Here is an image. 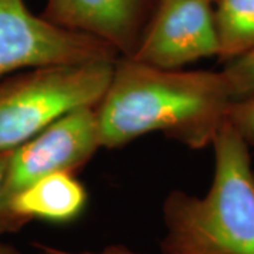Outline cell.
I'll use <instances>...</instances> for the list:
<instances>
[{
	"mask_svg": "<svg viewBox=\"0 0 254 254\" xmlns=\"http://www.w3.org/2000/svg\"><path fill=\"white\" fill-rule=\"evenodd\" d=\"M222 71L164 69L120 57L95 106L100 145L118 148L163 133L190 148L212 145L233 103Z\"/></svg>",
	"mask_w": 254,
	"mask_h": 254,
	"instance_id": "obj_1",
	"label": "cell"
},
{
	"mask_svg": "<svg viewBox=\"0 0 254 254\" xmlns=\"http://www.w3.org/2000/svg\"><path fill=\"white\" fill-rule=\"evenodd\" d=\"M213 178L203 196L171 190L163 203V254H254L250 147L226 123L212 141Z\"/></svg>",
	"mask_w": 254,
	"mask_h": 254,
	"instance_id": "obj_2",
	"label": "cell"
},
{
	"mask_svg": "<svg viewBox=\"0 0 254 254\" xmlns=\"http://www.w3.org/2000/svg\"><path fill=\"white\" fill-rule=\"evenodd\" d=\"M116 61L60 64L0 81V151H11L72 110L96 106Z\"/></svg>",
	"mask_w": 254,
	"mask_h": 254,
	"instance_id": "obj_3",
	"label": "cell"
},
{
	"mask_svg": "<svg viewBox=\"0 0 254 254\" xmlns=\"http://www.w3.org/2000/svg\"><path fill=\"white\" fill-rule=\"evenodd\" d=\"M115 47L61 27L30 11L24 0H0V81L26 69L93 61H118Z\"/></svg>",
	"mask_w": 254,
	"mask_h": 254,
	"instance_id": "obj_4",
	"label": "cell"
},
{
	"mask_svg": "<svg viewBox=\"0 0 254 254\" xmlns=\"http://www.w3.org/2000/svg\"><path fill=\"white\" fill-rule=\"evenodd\" d=\"M102 148L95 106L72 110L10 151L0 206L31 182L57 173H75Z\"/></svg>",
	"mask_w": 254,
	"mask_h": 254,
	"instance_id": "obj_5",
	"label": "cell"
},
{
	"mask_svg": "<svg viewBox=\"0 0 254 254\" xmlns=\"http://www.w3.org/2000/svg\"><path fill=\"white\" fill-rule=\"evenodd\" d=\"M215 11L208 0H158L130 58L164 69L218 57Z\"/></svg>",
	"mask_w": 254,
	"mask_h": 254,
	"instance_id": "obj_6",
	"label": "cell"
},
{
	"mask_svg": "<svg viewBox=\"0 0 254 254\" xmlns=\"http://www.w3.org/2000/svg\"><path fill=\"white\" fill-rule=\"evenodd\" d=\"M153 0H48L44 17L96 37L131 57L151 17ZM153 14V13H151Z\"/></svg>",
	"mask_w": 254,
	"mask_h": 254,
	"instance_id": "obj_7",
	"label": "cell"
},
{
	"mask_svg": "<svg viewBox=\"0 0 254 254\" xmlns=\"http://www.w3.org/2000/svg\"><path fill=\"white\" fill-rule=\"evenodd\" d=\"M88 192L72 173H57L31 182L0 206V233L16 232L30 220L66 223L82 213Z\"/></svg>",
	"mask_w": 254,
	"mask_h": 254,
	"instance_id": "obj_8",
	"label": "cell"
},
{
	"mask_svg": "<svg viewBox=\"0 0 254 254\" xmlns=\"http://www.w3.org/2000/svg\"><path fill=\"white\" fill-rule=\"evenodd\" d=\"M218 58L225 64L254 50V0H216Z\"/></svg>",
	"mask_w": 254,
	"mask_h": 254,
	"instance_id": "obj_9",
	"label": "cell"
},
{
	"mask_svg": "<svg viewBox=\"0 0 254 254\" xmlns=\"http://www.w3.org/2000/svg\"><path fill=\"white\" fill-rule=\"evenodd\" d=\"M222 72L233 99L254 93V50L225 65Z\"/></svg>",
	"mask_w": 254,
	"mask_h": 254,
	"instance_id": "obj_10",
	"label": "cell"
},
{
	"mask_svg": "<svg viewBox=\"0 0 254 254\" xmlns=\"http://www.w3.org/2000/svg\"><path fill=\"white\" fill-rule=\"evenodd\" d=\"M227 120L243 137L249 147H254V93L233 100Z\"/></svg>",
	"mask_w": 254,
	"mask_h": 254,
	"instance_id": "obj_11",
	"label": "cell"
},
{
	"mask_svg": "<svg viewBox=\"0 0 254 254\" xmlns=\"http://www.w3.org/2000/svg\"><path fill=\"white\" fill-rule=\"evenodd\" d=\"M36 247L44 254H144L137 253L134 250H130L123 245L106 246L105 249H102L99 252H72V250L58 249V247H54V246L41 245V243H37Z\"/></svg>",
	"mask_w": 254,
	"mask_h": 254,
	"instance_id": "obj_12",
	"label": "cell"
},
{
	"mask_svg": "<svg viewBox=\"0 0 254 254\" xmlns=\"http://www.w3.org/2000/svg\"><path fill=\"white\" fill-rule=\"evenodd\" d=\"M10 151H0V192L3 187V180H4V174L7 168V161H9Z\"/></svg>",
	"mask_w": 254,
	"mask_h": 254,
	"instance_id": "obj_13",
	"label": "cell"
},
{
	"mask_svg": "<svg viewBox=\"0 0 254 254\" xmlns=\"http://www.w3.org/2000/svg\"><path fill=\"white\" fill-rule=\"evenodd\" d=\"M0 254H21L17 249H14L13 246L6 245L3 242H0Z\"/></svg>",
	"mask_w": 254,
	"mask_h": 254,
	"instance_id": "obj_14",
	"label": "cell"
},
{
	"mask_svg": "<svg viewBox=\"0 0 254 254\" xmlns=\"http://www.w3.org/2000/svg\"><path fill=\"white\" fill-rule=\"evenodd\" d=\"M208 1H210V3H213V1H216V0H208Z\"/></svg>",
	"mask_w": 254,
	"mask_h": 254,
	"instance_id": "obj_15",
	"label": "cell"
}]
</instances>
